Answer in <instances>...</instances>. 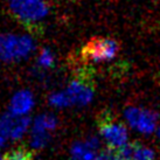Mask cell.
Masks as SVG:
<instances>
[{"mask_svg": "<svg viewBox=\"0 0 160 160\" xmlns=\"http://www.w3.org/2000/svg\"><path fill=\"white\" fill-rule=\"evenodd\" d=\"M93 91L89 84L82 81H74L63 91L54 92L49 97V103L56 108L70 105H85L92 99Z\"/></svg>", "mask_w": 160, "mask_h": 160, "instance_id": "obj_1", "label": "cell"}, {"mask_svg": "<svg viewBox=\"0 0 160 160\" xmlns=\"http://www.w3.org/2000/svg\"><path fill=\"white\" fill-rule=\"evenodd\" d=\"M34 49V41L25 35L0 34V58L4 61H19Z\"/></svg>", "mask_w": 160, "mask_h": 160, "instance_id": "obj_2", "label": "cell"}, {"mask_svg": "<svg viewBox=\"0 0 160 160\" xmlns=\"http://www.w3.org/2000/svg\"><path fill=\"white\" fill-rule=\"evenodd\" d=\"M99 133L108 144V146L113 150H120L128 144V130L123 123L115 119L109 113H103L98 119Z\"/></svg>", "mask_w": 160, "mask_h": 160, "instance_id": "obj_3", "label": "cell"}, {"mask_svg": "<svg viewBox=\"0 0 160 160\" xmlns=\"http://www.w3.org/2000/svg\"><path fill=\"white\" fill-rule=\"evenodd\" d=\"M9 11L21 21L36 22L48 14L47 0H8Z\"/></svg>", "mask_w": 160, "mask_h": 160, "instance_id": "obj_4", "label": "cell"}, {"mask_svg": "<svg viewBox=\"0 0 160 160\" xmlns=\"http://www.w3.org/2000/svg\"><path fill=\"white\" fill-rule=\"evenodd\" d=\"M119 46L109 38H93L83 47L82 58L90 62H105L116 58Z\"/></svg>", "mask_w": 160, "mask_h": 160, "instance_id": "obj_5", "label": "cell"}, {"mask_svg": "<svg viewBox=\"0 0 160 160\" xmlns=\"http://www.w3.org/2000/svg\"><path fill=\"white\" fill-rule=\"evenodd\" d=\"M125 118L129 124L142 133H152L157 128L158 116L154 112L140 108H129L125 110Z\"/></svg>", "mask_w": 160, "mask_h": 160, "instance_id": "obj_6", "label": "cell"}, {"mask_svg": "<svg viewBox=\"0 0 160 160\" xmlns=\"http://www.w3.org/2000/svg\"><path fill=\"white\" fill-rule=\"evenodd\" d=\"M58 120L52 115H41L32 129V145L35 148L45 147L50 140V132L56 129Z\"/></svg>", "mask_w": 160, "mask_h": 160, "instance_id": "obj_7", "label": "cell"}, {"mask_svg": "<svg viewBox=\"0 0 160 160\" xmlns=\"http://www.w3.org/2000/svg\"><path fill=\"white\" fill-rule=\"evenodd\" d=\"M29 125V119L25 116H17L13 113H6L0 118V129L6 138L19 139L23 136Z\"/></svg>", "mask_w": 160, "mask_h": 160, "instance_id": "obj_8", "label": "cell"}, {"mask_svg": "<svg viewBox=\"0 0 160 160\" xmlns=\"http://www.w3.org/2000/svg\"><path fill=\"white\" fill-rule=\"evenodd\" d=\"M118 152L123 160H154V152L137 142H128Z\"/></svg>", "mask_w": 160, "mask_h": 160, "instance_id": "obj_9", "label": "cell"}, {"mask_svg": "<svg viewBox=\"0 0 160 160\" xmlns=\"http://www.w3.org/2000/svg\"><path fill=\"white\" fill-rule=\"evenodd\" d=\"M99 147L97 138H89L85 142H75L71 147V159L72 160H93Z\"/></svg>", "mask_w": 160, "mask_h": 160, "instance_id": "obj_10", "label": "cell"}, {"mask_svg": "<svg viewBox=\"0 0 160 160\" xmlns=\"http://www.w3.org/2000/svg\"><path fill=\"white\" fill-rule=\"evenodd\" d=\"M34 105L33 95L29 91H19L13 96L9 104V112L17 116H25Z\"/></svg>", "mask_w": 160, "mask_h": 160, "instance_id": "obj_11", "label": "cell"}, {"mask_svg": "<svg viewBox=\"0 0 160 160\" xmlns=\"http://www.w3.org/2000/svg\"><path fill=\"white\" fill-rule=\"evenodd\" d=\"M2 160H33V153L25 147H18L6 152Z\"/></svg>", "mask_w": 160, "mask_h": 160, "instance_id": "obj_12", "label": "cell"}, {"mask_svg": "<svg viewBox=\"0 0 160 160\" xmlns=\"http://www.w3.org/2000/svg\"><path fill=\"white\" fill-rule=\"evenodd\" d=\"M54 55L49 49H42L41 50L39 58H38V63L39 66L42 68H50L54 64Z\"/></svg>", "mask_w": 160, "mask_h": 160, "instance_id": "obj_13", "label": "cell"}, {"mask_svg": "<svg viewBox=\"0 0 160 160\" xmlns=\"http://www.w3.org/2000/svg\"><path fill=\"white\" fill-rule=\"evenodd\" d=\"M93 160H123V159H122L118 150H113V148L108 147L107 150H103L102 152H99Z\"/></svg>", "mask_w": 160, "mask_h": 160, "instance_id": "obj_14", "label": "cell"}, {"mask_svg": "<svg viewBox=\"0 0 160 160\" xmlns=\"http://www.w3.org/2000/svg\"><path fill=\"white\" fill-rule=\"evenodd\" d=\"M5 139H6V136H5L4 132H2V131H1V129H0V147L4 146Z\"/></svg>", "mask_w": 160, "mask_h": 160, "instance_id": "obj_15", "label": "cell"}, {"mask_svg": "<svg viewBox=\"0 0 160 160\" xmlns=\"http://www.w3.org/2000/svg\"><path fill=\"white\" fill-rule=\"evenodd\" d=\"M0 160H2V158H1V157H0Z\"/></svg>", "mask_w": 160, "mask_h": 160, "instance_id": "obj_16", "label": "cell"}, {"mask_svg": "<svg viewBox=\"0 0 160 160\" xmlns=\"http://www.w3.org/2000/svg\"><path fill=\"white\" fill-rule=\"evenodd\" d=\"M159 134H160V131H159Z\"/></svg>", "mask_w": 160, "mask_h": 160, "instance_id": "obj_17", "label": "cell"}]
</instances>
